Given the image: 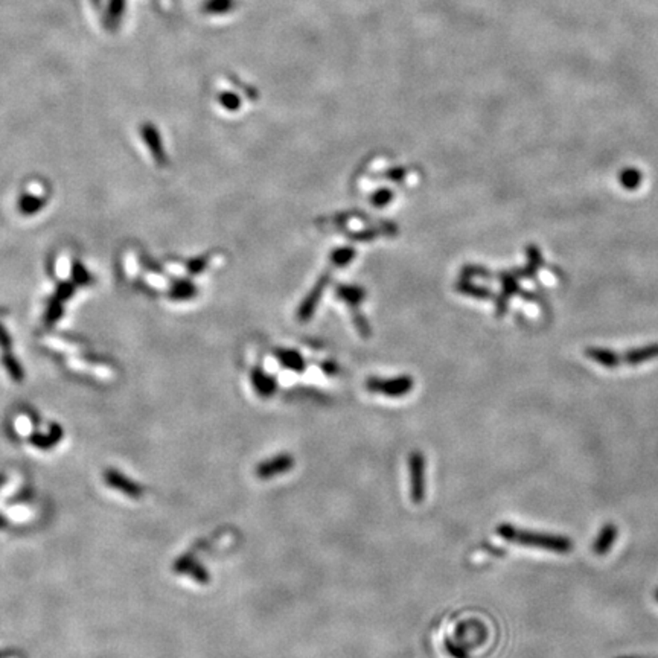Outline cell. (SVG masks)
<instances>
[{"label": "cell", "mask_w": 658, "mask_h": 658, "mask_svg": "<svg viewBox=\"0 0 658 658\" xmlns=\"http://www.w3.org/2000/svg\"><path fill=\"white\" fill-rule=\"evenodd\" d=\"M499 534L503 539L509 543H515L520 546L543 548L553 553H570L573 551V541L564 535L544 534V532H535L527 529H520L512 525H501L499 527Z\"/></svg>", "instance_id": "cell-1"}, {"label": "cell", "mask_w": 658, "mask_h": 658, "mask_svg": "<svg viewBox=\"0 0 658 658\" xmlns=\"http://www.w3.org/2000/svg\"><path fill=\"white\" fill-rule=\"evenodd\" d=\"M617 535H619L617 527L612 525V522H608V525L603 526V529L599 532L596 541H594L593 552L599 556L607 555L611 551V547L614 546Z\"/></svg>", "instance_id": "cell-2"}, {"label": "cell", "mask_w": 658, "mask_h": 658, "mask_svg": "<svg viewBox=\"0 0 658 658\" xmlns=\"http://www.w3.org/2000/svg\"><path fill=\"white\" fill-rule=\"evenodd\" d=\"M43 204H44V200L39 195L26 194V195H22V198L19 200V209L23 215H32V213H37L43 207Z\"/></svg>", "instance_id": "cell-3"}, {"label": "cell", "mask_w": 658, "mask_h": 658, "mask_svg": "<svg viewBox=\"0 0 658 658\" xmlns=\"http://www.w3.org/2000/svg\"><path fill=\"white\" fill-rule=\"evenodd\" d=\"M143 138H145V140L148 142V145H150V150L152 154H154L156 160L160 162V160H164V151H162V147H160V139L157 138V134L156 131L147 127V129H143Z\"/></svg>", "instance_id": "cell-4"}, {"label": "cell", "mask_w": 658, "mask_h": 658, "mask_svg": "<svg viewBox=\"0 0 658 658\" xmlns=\"http://www.w3.org/2000/svg\"><path fill=\"white\" fill-rule=\"evenodd\" d=\"M4 364H5V367L8 369V372L11 374V376L14 378V380H17V381H20V380H22V376H23L22 367H20L19 363H17V360H15L13 355H10V353H5V355H4Z\"/></svg>", "instance_id": "cell-5"}, {"label": "cell", "mask_w": 658, "mask_h": 658, "mask_svg": "<svg viewBox=\"0 0 658 658\" xmlns=\"http://www.w3.org/2000/svg\"><path fill=\"white\" fill-rule=\"evenodd\" d=\"M0 348H4L5 353H8V350H10V348H11V338H10V336H8V332L2 327V324H0Z\"/></svg>", "instance_id": "cell-6"}, {"label": "cell", "mask_w": 658, "mask_h": 658, "mask_svg": "<svg viewBox=\"0 0 658 658\" xmlns=\"http://www.w3.org/2000/svg\"><path fill=\"white\" fill-rule=\"evenodd\" d=\"M75 275H77V282H79V284L88 282V281H87L88 275H87V272H86V270H84L83 267H79V265H78L77 270H75Z\"/></svg>", "instance_id": "cell-7"}, {"label": "cell", "mask_w": 658, "mask_h": 658, "mask_svg": "<svg viewBox=\"0 0 658 658\" xmlns=\"http://www.w3.org/2000/svg\"><path fill=\"white\" fill-rule=\"evenodd\" d=\"M655 599H657V602H658V590L655 591Z\"/></svg>", "instance_id": "cell-8"}]
</instances>
